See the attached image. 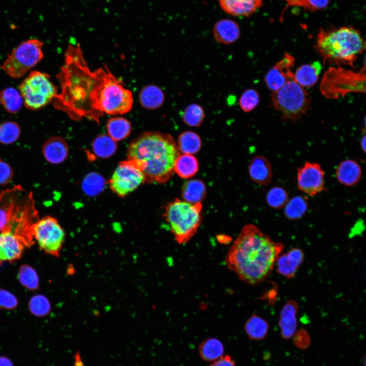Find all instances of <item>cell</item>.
Listing matches in <instances>:
<instances>
[{"label":"cell","mask_w":366,"mask_h":366,"mask_svg":"<svg viewBox=\"0 0 366 366\" xmlns=\"http://www.w3.org/2000/svg\"><path fill=\"white\" fill-rule=\"evenodd\" d=\"M266 200L270 207L280 209L284 207L288 201V194L284 188L274 187L268 192Z\"/></svg>","instance_id":"cell-38"},{"label":"cell","mask_w":366,"mask_h":366,"mask_svg":"<svg viewBox=\"0 0 366 366\" xmlns=\"http://www.w3.org/2000/svg\"><path fill=\"white\" fill-rule=\"evenodd\" d=\"M30 232L40 248L46 253L59 256L65 240V232L57 219L47 216L34 223Z\"/></svg>","instance_id":"cell-11"},{"label":"cell","mask_w":366,"mask_h":366,"mask_svg":"<svg viewBox=\"0 0 366 366\" xmlns=\"http://www.w3.org/2000/svg\"><path fill=\"white\" fill-rule=\"evenodd\" d=\"M26 246L23 240L10 231L0 233V265L19 259Z\"/></svg>","instance_id":"cell-15"},{"label":"cell","mask_w":366,"mask_h":366,"mask_svg":"<svg viewBox=\"0 0 366 366\" xmlns=\"http://www.w3.org/2000/svg\"><path fill=\"white\" fill-rule=\"evenodd\" d=\"M38 220L31 192L18 185L0 193V233L11 232L29 246L33 242L30 228Z\"/></svg>","instance_id":"cell-4"},{"label":"cell","mask_w":366,"mask_h":366,"mask_svg":"<svg viewBox=\"0 0 366 366\" xmlns=\"http://www.w3.org/2000/svg\"><path fill=\"white\" fill-rule=\"evenodd\" d=\"M42 152L49 163L58 164L64 162L69 155V147L62 137L54 136L48 139L43 144Z\"/></svg>","instance_id":"cell-16"},{"label":"cell","mask_w":366,"mask_h":366,"mask_svg":"<svg viewBox=\"0 0 366 366\" xmlns=\"http://www.w3.org/2000/svg\"><path fill=\"white\" fill-rule=\"evenodd\" d=\"M25 106L29 110H38L53 100L57 89L47 73L32 71L19 86Z\"/></svg>","instance_id":"cell-9"},{"label":"cell","mask_w":366,"mask_h":366,"mask_svg":"<svg viewBox=\"0 0 366 366\" xmlns=\"http://www.w3.org/2000/svg\"><path fill=\"white\" fill-rule=\"evenodd\" d=\"M202 205L176 198L164 207L163 217L176 242L187 243L196 233L202 221Z\"/></svg>","instance_id":"cell-6"},{"label":"cell","mask_w":366,"mask_h":366,"mask_svg":"<svg viewBox=\"0 0 366 366\" xmlns=\"http://www.w3.org/2000/svg\"><path fill=\"white\" fill-rule=\"evenodd\" d=\"M176 145L180 154L194 155L197 153L202 146L200 136L196 132L186 131L179 134Z\"/></svg>","instance_id":"cell-27"},{"label":"cell","mask_w":366,"mask_h":366,"mask_svg":"<svg viewBox=\"0 0 366 366\" xmlns=\"http://www.w3.org/2000/svg\"><path fill=\"white\" fill-rule=\"evenodd\" d=\"M365 65L358 72L340 66L330 67L320 83L321 94L329 99H338L350 93H365Z\"/></svg>","instance_id":"cell-7"},{"label":"cell","mask_w":366,"mask_h":366,"mask_svg":"<svg viewBox=\"0 0 366 366\" xmlns=\"http://www.w3.org/2000/svg\"><path fill=\"white\" fill-rule=\"evenodd\" d=\"M18 304V300L9 291L0 289V309L12 310Z\"/></svg>","instance_id":"cell-41"},{"label":"cell","mask_w":366,"mask_h":366,"mask_svg":"<svg viewBox=\"0 0 366 366\" xmlns=\"http://www.w3.org/2000/svg\"><path fill=\"white\" fill-rule=\"evenodd\" d=\"M28 308L33 314L42 317L49 314L51 307L48 299L45 296L37 295L29 300Z\"/></svg>","instance_id":"cell-39"},{"label":"cell","mask_w":366,"mask_h":366,"mask_svg":"<svg viewBox=\"0 0 366 366\" xmlns=\"http://www.w3.org/2000/svg\"><path fill=\"white\" fill-rule=\"evenodd\" d=\"M18 279L21 284L30 290H35L39 287V278L36 270L29 265H22L18 273Z\"/></svg>","instance_id":"cell-37"},{"label":"cell","mask_w":366,"mask_h":366,"mask_svg":"<svg viewBox=\"0 0 366 366\" xmlns=\"http://www.w3.org/2000/svg\"><path fill=\"white\" fill-rule=\"evenodd\" d=\"M286 217L290 220L300 219L306 212L308 204L306 198L296 196L289 200L284 206Z\"/></svg>","instance_id":"cell-33"},{"label":"cell","mask_w":366,"mask_h":366,"mask_svg":"<svg viewBox=\"0 0 366 366\" xmlns=\"http://www.w3.org/2000/svg\"><path fill=\"white\" fill-rule=\"evenodd\" d=\"M221 9L235 17H248L262 5V0H219Z\"/></svg>","instance_id":"cell-17"},{"label":"cell","mask_w":366,"mask_h":366,"mask_svg":"<svg viewBox=\"0 0 366 366\" xmlns=\"http://www.w3.org/2000/svg\"><path fill=\"white\" fill-rule=\"evenodd\" d=\"M224 347L222 343L215 338L203 341L199 346L200 357L205 361L213 362L223 355Z\"/></svg>","instance_id":"cell-28"},{"label":"cell","mask_w":366,"mask_h":366,"mask_svg":"<svg viewBox=\"0 0 366 366\" xmlns=\"http://www.w3.org/2000/svg\"><path fill=\"white\" fill-rule=\"evenodd\" d=\"M297 304L294 301H288L282 309L279 320L281 335L284 340L292 338L297 329Z\"/></svg>","instance_id":"cell-22"},{"label":"cell","mask_w":366,"mask_h":366,"mask_svg":"<svg viewBox=\"0 0 366 366\" xmlns=\"http://www.w3.org/2000/svg\"><path fill=\"white\" fill-rule=\"evenodd\" d=\"M18 124L14 121H5L0 124V143L5 145L13 143L20 135Z\"/></svg>","instance_id":"cell-35"},{"label":"cell","mask_w":366,"mask_h":366,"mask_svg":"<svg viewBox=\"0 0 366 366\" xmlns=\"http://www.w3.org/2000/svg\"><path fill=\"white\" fill-rule=\"evenodd\" d=\"M260 96L255 89L250 88L245 90L239 99L241 109L245 112L253 110L259 104Z\"/></svg>","instance_id":"cell-40"},{"label":"cell","mask_w":366,"mask_h":366,"mask_svg":"<svg viewBox=\"0 0 366 366\" xmlns=\"http://www.w3.org/2000/svg\"><path fill=\"white\" fill-rule=\"evenodd\" d=\"M181 195L186 201L192 203H201L206 195V186L199 179L188 180L184 184Z\"/></svg>","instance_id":"cell-25"},{"label":"cell","mask_w":366,"mask_h":366,"mask_svg":"<svg viewBox=\"0 0 366 366\" xmlns=\"http://www.w3.org/2000/svg\"><path fill=\"white\" fill-rule=\"evenodd\" d=\"M363 366H365V355L363 357Z\"/></svg>","instance_id":"cell-49"},{"label":"cell","mask_w":366,"mask_h":366,"mask_svg":"<svg viewBox=\"0 0 366 366\" xmlns=\"http://www.w3.org/2000/svg\"><path fill=\"white\" fill-rule=\"evenodd\" d=\"M22 98L17 90L7 87L0 92V104L8 112L15 113L21 108Z\"/></svg>","instance_id":"cell-32"},{"label":"cell","mask_w":366,"mask_h":366,"mask_svg":"<svg viewBox=\"0 0 366 366\" xmlns=\"http://www.w3.org/2000/svg\"><path fill=\"white\" fill-rule=\"evenodd\" d=\"M304 259V254L299 248H293L277 259V271L287 278H293Z\"/></svg>","instance_id":"cell-18"},{"label":"cell","mask_w":366,"mask_h":366,"mask_svg":"<svg viewBox=\"0 0 366 366\" xmlns=\"http://www.w3.org/2000/svg\"><path fill=\"white\" fill-rule=\"evenodd\" d=\"M292 337L294 345L299 349L306 350L311 345L310 337L308 332L304 329L295 332Z\"/></svg>","instance_id":"cell-42"},{"label":"cell","mask_w":366,"mask_h":366,"mask_svg":"<svg viewBox=\"0 0 366 366\" xmlns=\"http://www.w3.org/2000/svg\"><path fill=\"white\" fill-rule=\"evenodd\" d=\"M212 34L218 42L229 45L234 43L239 38L240 29L235 21L229 19H223L215 24Z\"/></svg>","instance_id":"cell-19"},{"label":"cell","mask_w":366,"mask_h":366,"mask_svg":"<svg viewBox=\"0 0 366 366\" xmlns=\"http://www.w3.org/2000/svg\"><path fill=\"white\" fill-rule=\"evenodd\" d=\"M14 172L11 166L0 158V186L9 184L13 179Z\"/></svg>","instance_id":"cell-43"},{"label":"cell","mask_w":366,"mask_h":366,"mask_svg":"<svg viewBox=\"0 0 366 366\" xmlns=\"http://www.w3.org/2000/svg\"><path fill=\"white\" fill-rule=\"evenodd\" d=\"M324 172L319 164L309 161L298 169V189L310 196H314L324 189Z\"/></svg>","instance_id":"cell-13"},{"label":"cell","mask_w":366,"mask_h":366,"mask_svg":"<svg viewBox=\"0 0 366 366\" xmlns=\"http://www.w3.org/2000/svg\"><path fill=\"white\" fill-rule=\"evenodd\" d=\"M43 45L37 39L22 42L12 51L0 68L11 77H22L43 58Z\"/></svg>","instance_id":"cell-10"},{"label":"cell","mask_w":366,"mask_h":366,"mask_svg":"<svg viewBox=\"0 0 366 366\" xmlns=\"http://www.w3.org/2000/svg\"><path fill=\"white\" fill-rule=\"evenodd\" d=\"M244 329L250 339L259 341L267 336L269 324L261 317L253 315L245 323Z\"/></svg>","instance_id":"cell-29"},{"label":"cell","mask_w":366,"mask_h":366,"mask_svg":"<svg viewBox=\"0 0 366 366\" xmlns=\"http://www.w3.org/2000/svg\"><path fill=\"white\" fill-rule=\"evenodd\" d=\"M57 78L62 89L53 105L74 120L84 117L99 124L105 113L121 114L132 109L131 92L106 65L92 71L79 44L69 45Z\"/></svg>","instance_id":"cell-1"},{"label":"cell","mask_w":366,"mask_h":366,"mask_svg":"<svg viewBox=\"0 0 366 366\" xmlns=\"http://www.w3.org/2000/svg\"><path fill=\"white\" fill-rule=\"evenodd\" d=\"M93 150L100 158H108L116 150L117 144L108 135L98 136L92 143Z\"/></svg>","instance_id":"cell-31"},{"label":"cell","mask_w":366,"mask_h":366,"mask_svg":"<svg viewBox=\"0 0 366 366\" xmlns=\"http://www.w3.org/2000/svg\"><path fill=\"white\" fill-rule=\"evenodd\" d=\"M198 170V162L193 155L180 154L175 163L174 172L184 179L193 177Z\"/></svg>","instance_id":"cell-26"},{"label":"cell","mask_w":366,"mask_h":366,"mask_svg":"<svg viewBox=\"0 0 366 366\" xmlns=\"http://www.w3.org/2000/svg\"><path fill=\"white\" fill-rule=\"evenodd\" d=\"M180 154L171 135L148 131L131 142L127 149V159L141 170L145 182L164 184L174 173L175 163Z\"/></svg>","instance_id":"cell-3"},{"label":"cell","mask_w":366,"mask_h":366,"mask_svg":"<svg viewBox=\"0 0 366 366\" xmlns=\"http://www.w3.org/2000/svg\"><path fill=\"white\" fill-rule=\"evenodd\" d=\"M294 57L285 53L266 74L264 82L267 88L273 93L281 88L289 79L294 77L291 69L294 64Z\"/></svg>","instance_id":"cell-14"},{"label":"cell","mask_w":366,"mask_h":366,"mask_svg":"<svg viewBox=\"0 0 366 366\" xmlns=\"http://www.w3.org/2000/svg\"><path fill=\"white\" fill-rule=\"evenodd\" d=\"M208 366H236L235 361L229 355H223Z\"/></svg>","instance_id":"cell-44"},{"label":"cell","mask_w":366,"mask_h":366,"mask_svg":"<svg viewBox=\"0 0 366 366\" xmlns=\"http://www.w3.org/2000/svg\"><path fill=\"white\" fill-rule=\"evenodd\" d=\"M316 48L325 60L353 67L358 56L365 49V42L357 29L342 26L321 29L317 35Z\"/></svg>","instance_id":"cell-5"},{"label":"cell","mask_w":366,"mask_h":366,"mask_svg":"<svg viewBox=\"0 0 366 366\" xmlns=\"http://www.w3.org/2000/svg\"><path fill=\"white\" fill-rule=\"evenodd\" d=\"M291 5L301 6L307 8V0H286Z\"/></svg>","instance_id":"cell-46"},{"label":"cell","mask_w":366,"mask_h":366,"mask_svg":"<svg viewBox=\"0 0 366 366\" xmlns=\"http://www.w3.org/2000/svg\"><path fill=\"white\" fill-rule=\"evenodd\" d=\"M365 135H364L360 141V146L364 152L365 151Z\"/></svg>","instance_id":"cell-48"},{"label":"cell","mask_w":366,"mask_h":366,"mask_svg":"<svg viewBox=\"0 0 366 366\" xmlns=\"http://www.w3.org/2000/svg\"><path fill=\"white\" fill-rule=\"evenodd\" d=\"M284 245L252 224L245 225L225 257L228 268L244 282L255 285L271 273Z\"/></svg>","instance_id":"cell-2"},{"label":"cell","mask_w":366,"mask_h":366,"mask_svg":"<svg viewBox=\"0 0 366 366\" xmlns=\"http://www.w3.org/2000/svg\"><path fill=\"white\" fill-rule=\"evenodd\" d=\"M249 173L252 180L261 185L269 184L272 179V169L267 158L262 156L254 157L249 165Z\"/></svg>","instance_id":"cell-21"},{"label":"cell","mask_w":366,"mask_h":366,"mask_svg":"<svg viewBox=\"0 0 366 366\" xmlns=\"http://www.w3.org/2000/svg\"><path fill=\"white\" fill-rule=\"evenodd\" d=\"M139 99L143 107L154 110L159 108L163 104L165 96L159 87L155 85H149L142 89Z\"/></svg>","instance_id":"cell-24"},{"label":"cell","mask_w":366,"mask_h":366,"mask_svg":"<svg viewBox=\"0 0 366 366\" xmlns=\"http://www.w3.org/2000/svg\"><path fill=\"white\" fill-rule=\"evenodd\" d=\"M104 178L96 173H91L85 176L82 181V188L85 193L89 196L99 194L105 186Z\"/></svg>","instance_id":"cell-36"},{"label":"cell","mask_w":366,"mask_h":366,"mask_svg":"<svg viewBox=\"0 0 366 366\" xmlns=\"http://www.w3.org/2000/svg\"><path fill=\"white\" fill-rule=\"evenodd\" d=\"M183 122L192 127H199L203 123L205 113L202 107L196 103L188 105L181 114Z\"/></svg>","instance_id":"cell-34"},{"label":"cell","mask_w":366,"mask_h":366,"mask_svg":"<svg viewBox=\"0 0 366 366\" xmlns=\"http://www.w3.org/2000/svg\"><path fill=\"white\" fill-rule=\"evenodd\" d=\"M273 107L281 114L283 118L296 120L309 109L311 97L309 94L295 80L289 79L281 88L271 96Z\"/></svg>","instance_id":"cell-8"},{"label":"cell","mask_w":366,"mask_h":366,"mask_svg":"<svg viewBox=\"0 0 366 366\" xmlns=\"http://www.w3.org/2000/svg\"><path fill=\"white\" fill-rule=\"evenodd\" d=\"M106 128L108 135L115 141L128 137L132 130L130 122L121 117L110 118L107 121Z\"/></svg>","instance_id":"cell-30"},{"label":"cell","mask_w":366,"mask_h":366,"mask_svg":"<svg viewBox=\"0 0 366 366\" xmlns=\"http://www.w3.org/2000/svg\"><path fill=\"white\" fill-rule=\"evenodd\" d=\"M329 0H307V8L314 11L325 8L329 4Z\"/></svg>","instance_id":"cell-45"},{"label":"cell","mask_w":366,"mask_h":366,"mask_svg":"<svg viewBox=\"0 0 366 366\" xmlns=\"http://www.w3.org/2000/svg\"><path fill=\"white\" fill-rule=\"evenodd\" d=\"M322 69L320 62L303 65L294 73L295 81L301 86L311 87L317 82Z\"/></svg>","instance_id":"cell-23"},{"label":"cell","mask_w":366,"mask_h":366,"mask_svg":"<svg viewBox=\"0 0 366 366\" xmlns=\"http://www.w3.org/2000/svg\"><path fill=\"white\" fill-rule=\"evenodd\" d=\"M145 182L141 170L133 161L128 159L118 164L109 181L110 189L121 197L126 196Z\"/></svg>","instance_id":"cell-12"},{"label":"cell","mask_w":366,"mask_h":366,"mask_svg":"<svg viewBox=\"0 0 366 366\" xmlns=\"http://www.w3.org/2000/svg\"><path fill=\"white\" fill-rule=\"evenodd\" d=\"M362 170L355 160L346 159L341 162L336 170V176L340 183L346 187H352L360 180Z\"/></svg>","instance_id":"cell-20"},{"label":"cell","mask_w":366,"mask_h":366,"mask_svg":"<svg viewBox=\"0 0 366 366\" xmlns=\"http://www.w3.org/2000/svg\"><path fill=\"white\" fill-rule=\"evenodd\" d=\"M0 366H14L12 361L6 356H0Z\"/></svg>","instance_id":"cell-47"}]
</instances>
